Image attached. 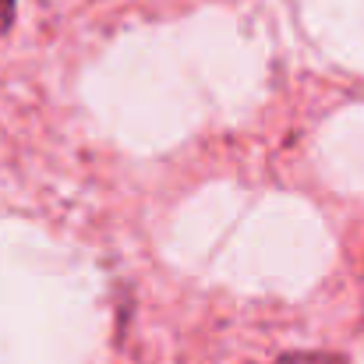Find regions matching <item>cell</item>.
<instances>
[{"instance_id": "6da1fadb", "label": "cell", "mask_w": 364, "mask_h": 364, "mask_svg": "<svg viewBox=\"0 0 364 364\" xmlns=\"http://www.w3.org/2000/svg\"><path fill=\"white\" fill-rule=\"evenodd\" d=\"M14 21V0H0V32H7Z\"/></svg>"}, {"instance_id": "7a4b0ae2", "label": "cell", "mask_w": 364, "mask_h": 364, "mask_svg": "<svg viewBox=\"0 0 364 364\" xmlns=\"http://www.w3.org/2000/svg\"><path fill=\"white\" fill-rule=\"evenodd\" d=\"M283 364H287V361H283ZM290 364H294V361H290Z\"/></svg>"}]
</instances>
